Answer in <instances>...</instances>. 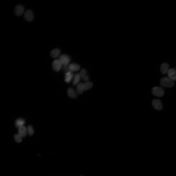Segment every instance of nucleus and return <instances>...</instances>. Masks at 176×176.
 <instances>
[{
  "label": "nucleus",
  "instance_id": "nucleus-1",
  "mask_svg": "<svg viewBox=\"0 0 176 176\" xmlns=\"http://www.w3.org/2000/svg\"><path fill=\"white\" fill-rule=\"evenodd\" d=\"M160 83L161 86L165 87H171L174 85V81L168 77H163L161 78Z\"/></svg>",
  "mask_w": 176,
  "mask_h": 176
},
{
  "label": "nucleus",
  "instance_id": "nucleus-2",
  "mask_svg": "<svg viewBox=\"0 0 176 176\" xmlns=\"http://www.w3.org/2000/svg\"><path fill=\"white\" fill-rule=\"evenodd\" d=\"M152 91L153 94L157 97H161L164 94V91L163 89L160 87H154L152 88Z\"/></svg>",
  "mask_w": 176,
  "mask_h": 176
},
{
  "label": "nucleus",
  "instance_id": "nucleus-3",
  "mask_svg": "<svg viewBox=\"0 0 176 176\" xmlns=\"http://www.w3.org/2000/svg\"><path fill=\"white\" fill-rule=\"evenodd\" d=\"M63 66H67L69 64L70 61V58L67 55L63 54L59 56L58 59Z\"/></svg>",
  "mask_w": 176,
  "mask_h": 176
},
{
  "label": "nucleus",
  "instance_id": "nucleus-4",
  "mask_svg": "<svg viewBox=\"0 0 176 176\" xmlns=\"http://www.w3.org/2000/svg\"><path fill=\"white\" fill-rule=\"evenodd\" d=\"M152 105L154 108L157 110H160L163 108L162 103L159 99H153L152 101Z\"/></svg>",
  "mask_w": 176,
  "mask_h": 176
},
{
  "label": "nucleus",
  "instance_id": "nucleus-5",
  "mask_svg": "<svg viewBox=\"0 0 176 176\" xmlns=\"http://www.w3.org/2000/svg\"><path fill=\"white\" fill-rule=\"evenodd\" d=\"M24 17L25 19L27 21H32L34 18V16L32 11L30 10L26 11L24 13Z\"/></svg>",
  "mask_w": 176,
  "mask_h": 176
},
{
  "label": "nucleus",
  "instance_id": "nucleus-6",
  "mask_svg": "<svg viewBox=\"0 0 176 176\" xmlns=\"http://www.w3.org/2000/svg\"><path fill=\"white\" fill-rule=\"evenodd\" d=\"M168 77L173 81L176 80V70L173 68L170 69L167 73Z\"/></svg>",
  "mask_w": 176,
  "mask_h": 176
},
{
  "label": "nucleus",
  "instance_id": "nucleus-7",
  "mask_svg": "<svg viewBox=\"0 0 176 176\" xmlns=\"http://www.w3.org/2000/svg\"><path fill=\"white\" fill-rule=\"evenodd\" d=\"M24 8L22 5L19 4L17 5L15 9V13L16 15L18 16L22 15L24 13Z\"/></svg>",
  "mask_w": 176,
  "mask_h": 176
},
{
  "label": "nucleus",
  "instance_id": "nucleus-8",
  "mask_svg": "<svg viewBox=\"0 0 176 176\" xmlns=\"http://www.w3.org/2000/svg\"><path fill=\"white\" fill-rule=\"evenodd\" d=\"M62 64L58 59H55L53 62L52 67L54 70L56 71H59L61 68Z\"/></svg>",
  "mask_w": 176,
  "mask_h": 176
},
{
  "label": "nucleus",
  "instance_id": "nucleus-9",
  "mask_svg": "<svg viewBox=\"0 0 176 176\" xmlns=\"http://www.w3.org/2000/svg\"><path fill=\"white\" fill-rule=\"evenodd\" d=\"M27 133V129L25 126H23L19 128L18 134L22 138L25 137Z\"/></svg>",
  "mask_w": 176,
  "mask_h": 176
},
{
  "label": "nucleus",
  "instance_id": "nucleus-10",
  "mask_svg": "<svg viewBox=\"0 0 176 176\" xmlns=\"http://www.w3.org/2000/svg\"><path fill=\"white\" fill-rule=\"evenodd\" d=\"M73 76V73L71 71L66 72L65 73V81L67 83H69L72 80Z\"/></svg>",
  "mask_w": 176,
  "mask_h": 176
},
{
  "label": "nucleus",
  "instance_id": "nucleus-11",
  "mask_svg": "<svg viewBox=\"0 0 176 176\" xmlns=\"http://www.w3.org/2000/svg\"><path fill=\"white\" fill-rule=\"evenodd\" d=\"M81 78L85 81H87L89 79L88 76L87 74L86 70L84 69H82L79 73Z\"/></svg>",
  "mask_w": 176,
  "mask_h": 176
},
{
  "label": "nucleus",
  "instance_id": "nucleus-12",
  "mask_svg": "<svg viewBox=\"0 0 176 176\" xmlns=\"http://www.w3.org/2000/svg\"><path fill=\"white\" fill-rule=\"evenodd\" d=\"M169 66L166 63H163L161 64L160 66V70L161 73L165 74L167 73L169 70Z\"/></svg>",
  "mask_w": 176,
  "mask_h": 176
},
{
  "label": "nucleus",
  "instance_id": "nucleus-13",
  "mask_svg": "<svg viewBox=\"0 0 176 176\" xmlns=\"http://www.w3.org/2000/svg\"><path fill=\"white\" fill-rule=\"evenodd\" d=\"M67 94L68 96L72 98H75L77 96V92L73 88H69L67 89Z\"/></svg>",
  "mask_w": 176,
  "mask_h": 176
},
{
  "label": "nucleus",
  "instance_id": "nucleus-14",
  "mask_svg": "<svg viewBox=\"0 0 176 176\" xmlns=\"http://www.w3.org/2000/svg\"><path fill=\"white\" fill-rule=\"evenodd\" d=\"M68 66L69 70L72 72L77 71L80 68V66L79 65L75 63H71Z\"/></svg>",
  "mask_w": 176,
  "mask_h": 176
},
{
  "label": "nucleus",
  "instance_id": "nucleus-15",
  "mask_svg": "<svg viewBox=\"0 0 176 176\" xmlns=\"http://www.w3.org/2000/svg\"><path fill=\"white\" fill-rule=\"evenodd\" d=\"M60 53V50L57 48H56L52 50L50 53L51 56L53 58H56L58 57Z\"/></svg>",
  "mask_w": 176,
  "mask_h": 176
},
{
  "label": "nucleus",
  "instance_id": "nucleus-16",
  "mask_svg": "<svg viewBox=\"0 0 176 176\" xmlns=\"http://www.w3.org/2000/svg\"><path fill=\"white\" fill-rule=\"evenodd\" d=\"M77 92L79 94L83 93L84 90L83 83L80 82L77 85Z\"/></svg>",
  "mask_w": 176,
  "mask_h": 176
},
{
  "label": "nucleus",
  "instance_id": "nucleus-17",
  "mask_svg": "<svg viewBox=\"0 0 176 176\" xmlns=\"http://www.w3.org/2000/svg\"><path fill=\"white\" fill-rule=\"evenodd\" d=\"M25 120L22 118H20L17 119L15 122V125L16 127H19L23 126L25 123Z\"/></svg>",
  "mask_w": 176,
  "mask_h": 176
},
{
  "label": "nucleus",
  "instance_id": "nucleus-18",
  "mask_svg": "<svg viewBox=\"0 0 176 176\" xmlns=\"http://www.w3.org/2000/svg\"><path fill=\"white\" fill-rule=\"evenodd\" d=\"M81 77L79 73L76 74L74 76L73 85L75 86L77 85L79 82Z\"/></svg>",
  "mask_w": 176,
  "mask_h": 176
},
{
  "label": "nucleus",
  "instance_id": "nucleus-19",
  "mask_svg": "<svg viewBox=\"0 0 176 176\" xmlns=\"http://www.w3.org/2000/svg\"><path fill=\"white\" fill-rule=\"evenodd\" d=\"M83 85L84 90H87L90 89L92 87L93 85L92 83L90 82L85 83H83Z\"/></svg>",
  "mask_w": 176,
  "mask_h": 176
},
{
  "label": "nucleus",
  "instance_id": "nucleus-20",
  "mask_svg": "<svg viewBox=\"0 0 176 176\" xmlns=\"http://www.w3.org/2000/svg\"><path fill=\"white\" fill-rule=\"evenodd\" d=\"M27 132L30 136L32 135L34 133V130L32 127L30 125H29L27 128Z\"/></svg>",
  "mask_w": 176,
  "mask_h": 176
},
{
  "label": "nucleus",
  "instance_id": "nucleus-21",
  "mask_svg": "<svg viewBox=\"0 0 176 176\" xmlns=\"http://www.w3.org/2000/svg\"><path fill=\"white\" fill-rule=\"evenodd\" d=\"M14 140L17 143H20L22 140V137L18 134H16L14 136Z\"/></svg>",
  "mask_w": 176,
  "mask_h": 176
},
{
  "label": "nucleus",
  "instance_id": "nucleus-22",
  "mask_svg": "<svg viewBox=\"0 0 176 176\" xmlns=\"http://www.w3.org/2000/svg\"><path fill=\"white\" fill-rule=\"evenodd\" d=\"M63 66V67L62 68V70L63 71L65 72H66L70 71L69 70L68 66Z\"/></svg>",
  "mask_w": 176,
  "mask_h": 176
},
{
  "label": "nucleus",
  "instance_id": "nucleus-23",
  "mask_svg": "<svg viewBox=\"0 0 176 176\" xmlns=\"http://www.w3.org/2000/svg\"></svg>",
  "mask_w": 176,
  "mask_h": 176
},
{
  "label": "nucleus",
  "instance_id": "nucleus-24",
  "mask_svg": "<svg viewBox=\"0 0 176 176\" xmlns=\"http://www.w3.org/2000/svg\"></svg>",
  "mask_w": 176,
  "mask_h": 176
}]
</instances>
